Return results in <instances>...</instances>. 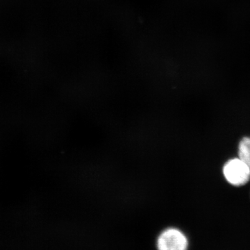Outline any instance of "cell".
Wrapping results in <instances>:
<instances>
[{"label":"cell","instance_id":"7a4b0ae2","mask_svg":"<svg viewBox=\"0 0 250 250\" xmlns=\"http://www.w3.org/2000/svg\"><path fill=\"white\" fill-rule=\"evenodd\" d=\"M187 236L177 229L170 228L161 233L157 240L159 250H187Z\"/></svg>","mask_w":250,"mask_h":250},{"label":"cell","instance_id":"6da1fadb","mask_svg":"<svg viewBox=\"0 0 250 250\" xmlns=\"http://www.w3.org/2000/svg\"><path fill=\"white\" fill-rule=\"evenodd\" d=\"M223 174L227 182L231 185L242 187L250 180V167L239 158H235L225 164Z\"/></svg>","mask_w":250,"mask_h":250},{"label":"cell","instance_id":"3957f363","mask_svg":"<svg viewBox=\"0 0 250 250\" xmlns=\"http://www.w3.org/2000/svg\"><path fill=\"white\" fill-rule=\"evenodd\" d=\"M238 156L250 167V137L243 138L238 144Z\"/></svg>","mask_w":250,"mask_h":250}]
</instances>
